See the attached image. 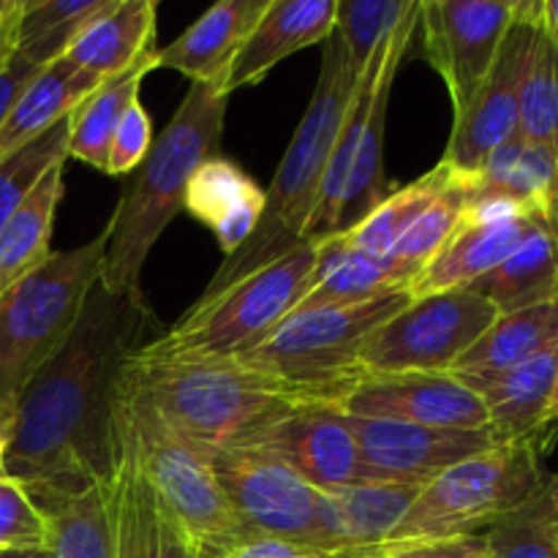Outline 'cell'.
<instances>
[{"label": "cell", "mask_w": 558, "mask_h": 558, "mask_svg": "<svg viewBox=\"0 0 558 558\" xmlns=\"http://www.w3.org/2000/svg\"><path fill=\"white\" fill-rule=\"evenodd\" d=\"M49 515L14 480H0V554L47 550Z\"/></svg>", "instance_id": "obj_41"}, {"label": "cell", "mask_w": 558, "mask_h": 558, "mask_svg": "<svg viewBox=\"0 0 558 558\" xmlns=\"http://www.w3.org/2000/svg\"><path fill=\"white\" fill-rule=\"evenodd\" d=\"M107 234L52 251L41 267L0 294V428L11 434L16 403L33 376L69 341L85 300L101 281Z\"/></svg>", "instance_id": "obj_6"}, {"label": "cell", "mask_w": 558, "mask_h": 558, "mask_svg": "<svg viewBox=\"0 0 558 558\" xmlns=\"http://www.w3.org/2000/svg\"><path fill=\"white\" fill-rule=\"evenodd\" d=\"M153 120L147 109L142 107V98H136L129 109H125L123 120H120L118 131H114L112 142H109L107 153V167L104 174L109 178H125L140 169L145 156L150 153L153 145Z\"/></svg>", "instance_id": "obj_42"}, {"label": "cell", "mask_w": 558, "mask_h": 558, "mask_svg": "<svg viewBox=\"0 0 558 558\" xmlns=\"http://www.w3.org/2000/svg\"><path fill=\"white\" fill-rule=\"evenodd\" d=\"M38 71L41 69H38L36 63H31V60L22 58L16 49H14V54H11V58L0 65V123L5 120L9 109L14 107L16 96L25 90V85L38 74Z\"/></svg>", "instance_id": "obj_45"}, {"label": "cell", "mask_w": 558, "mask_h": 558, "mask_svg": "<svg viewBox=\"0 0 558 558\" xmlns=\"http://www.w3.org/2000/svg\"><path fill=\"white\" fill-rule=\"evenodd\" d=\"M63 167H54L0 227V294L31 276L52 254L49 240H52L54 213L63 199Z\"/></svg>", "instance_id": "obj_31"}, {"label": "cell", "mask_w": 558, "mask_h": 558, "mask_svg": "<svg viewBox=\"0 0 558 558\" xmlns=\"http://www.w3.org/2000/svg\"><path fill=\"white\" fill-rule=\"evenodd\" d=\"M109 0H22L16 52L38 69L63 58L74 38Z\"/></svg>", "instance_id": "obj_35"}, {"label": "cell", "mask_w": 558, "mask_h": 558, "mask_svg": "<svg viewBox=\"0 0 558 558\" xmlns=\"http://www.w3.org/2000/svg\"><path fill=\"white\" fill-rule=\"evenodd\" d=\"M120 417L147 483L196 545V556H213L245 537L213 472L210 447L180 434L156 409L123 392V387Z\"/></svg>", "instance_id": "obj_9"}, {"label": "cell", "mask_w": 558, "mask_h": 558, "mask_svg": "<svg viewBox=\"0 0 558 558\" xmlns=\"http://www.w3.org/2000/svg\"><path fill=\"white\" fill-rule=\"evenodd\" d=\"M183 210L205 223L223 256H229L254 234L265 210V189H259L243 167L213 156L191 174Z\"/></svg>", "instance_id": "obj_24"}, {"label": "cell", "mask_w": 558, "mask_h": 558, "mask_svg": "<svg viewBox=\"0 0 558 558\" xmlns=\"http://www.w3.org/2000/svg\"><path fill=\"white\" fill-rule=\"evenodd\" d=\"M543 22L558 38V0H543Z\"/></svg>", "instance_id": "obj_48"}, {"label": "cell", "mask_w": 558, "mask_h": 558, "mask_svg": "<svg viewBox=\"0 0 558 558\" xmlns=\"http://www.w3.org/2000/svg\"><path fill=\"white\" fill-rule=\"evenodd\" d=\"M267 0H221L191 22L172 44L158 47L156 69H172L199 85L223 90L229 65L259 22Z\"/></svg>", "instance_id": "obj_22"}, {"label": "cell", "mask_w": 558, "mask_h": 558, "mask_svg": "<svg viewBox=\"0 0 558 558\" xmlns=\"http://www.w3.org/2000/svg\"><path fill=\"white\" fill-rule=\"evenodd\" d=\"M545 490H548L550 505H554V529H556V537H558V474H548Z\"/></svg>", "instance_id": "obj_49"}, {"label": "cell", "mask_w": 558, "mask_h": 558, "mask_svg": "<svg viewBox=\"0 0 558 558\" xmlns=\"http://www.w3.org/2000/svg\"><path fill=\"white\" fill-rule=\"evenodd\" d=\"M316 259L319 240H305L223 292L196 300L140 352L169 360H229L251 352L298 308L314 281Z\"/></svg>", "instance_id": "obj_7"}, {"label": "cell", "mask_w": 558, "mask_h": 558, "mask_svg": "<svg viewBox=\"0 0 558 558\" xmlns=\"http://www.w3.org/2000/svg\"><path fill=\"white\" fill-rule=\"evenodd\" d=\"M548 425H558V376H556V387H554V396H550L548 403Z\"/></svg>", "instance_id": "obj_50"}, {"label": "cell", "mask_w": 558, "mask_h": 558, "mask_svg": "<svg viewBox=\"0 0 558 558\" xmlns=\"http://www.w3.org/2000/svg\"><path fill=\"white\" fill-rule=\"evenodd\" d=\"M114 558H196V545L147 483L120 417V463L109 483Z\"/></svg>", "instance_id": "obj_19"}, {"label": "cell", "mask_w": 558, "mask_h": 558, "mask_svg": "<svg viewBox=\"0 0 558 558\" xmlns=\"http://www.w3.org/2000/svg\"><path fill=\"white\" fill-rule=\"evenodd\" d=\"M507 199L558 221V156L521 134L501 142L474 174V199Z\"/></svg>", "instance_id": "obj_28"}, {"label": "cell", "mask_w": 558, "mask_h": 558, "mask_svg": "<svg viewBox=\"0 0 558 558\" xmlns=\"http://www.w3.org/2000/svg\"><path fill=\"white\" fill-rule=\"evenodd\" d=\"M518 134L558 156V38L548 31L543 16L521 87Z\"/></svg>", "instance_id": "obj_36"}, {"label": "cell", "mask_w": 558, "mask_h": 558, "mask_svg": "<svg viewBox=\"0 0 558 558\" xmlns=\"http://www.w3.org/2000/svg\"><path fill=\"white\" fill-rule=\"evenodd\" d=\"M227 104L229 96L218 85L191 82L178 112L153 140L150 153L125 183L112 221L104 227V289L145 298L142 267L169 223L183 213L191 174L221 150Z\"/></svg>", "instance_id": "obj_2"}, {"label": "cell", "mask_w": 558, "mask_h": 558, "mask_svg": "<svg viewBox=\"0 0 558 558\" xmlns=\"http://www.w3.org/2000/svg\"><path fill=\"white\" fill-rule=\"evenodd\" d=\"M341 417L347 420L374 483L428 485L456 463L499 445L490 428H430V425L365 420L352 414Z\"/></svg>", "instance_id": "obj_16"}, {"label": "cell", "mask_w": 558, "mask_h": 558, "mask_svg": "<svg viewBox=\"0 0 558 558\" xmlns=\"http://www.w3.org/2000/svg\"><path fill=\"white\" fill-rule=\"evenodd\" d=\"M156 14V0H109L63 58L101 80H112L158 52Z\"/></svg>", "instance_id": "obj_26"}, {"label": "cell", "mask_w": 558, "mask_h": 558, "mask_svg": "<svg viewBox=\"0 0 558 558\" xmlns=\"http://www.w3.org/2000/svg\"><path fill=\"white\" fill-rule=\"evenodd\" d=\"M558 343V298L532 308L499 314L477 343L450 368L456 379H485L529 363Z\"/></svg>", "instance_id": "obj_30"}, {"label": "cell", "mask_w": 558, "mask_h": 558, "mask_svg": "<svg viewBox=\"0 0 558 558\" xmlns=\"http://www.w3.org/2000/svg\"><path fill=\"white\" fill-rule=\"evenodd\" d=\"M0 558H47L44 550H31V554H0Z\"/></svg>", "instance_id": "obj_52"}, {"label": "cell", "mask_w": 558, "mask_h": 558, "mask_svg": "<svg viewBox=\"0 0 558 558\" xmlns=\"http://www.w3.org/2000/svg\"><path fill=\"white\" fill-rule=\"evenodd\" d=\"M539 16H543V0H518V11L507 27L488 76L463 114L452 120V134L441 161L458 172L477 174L490 150L518 134L521 87L526 80Z\"/></svg>", "instance_id": "obj_12"}, {"label": "cell", "mask_w": 558, "mask_h": 558, "mask_svg": "<svg viewBox=\"0 0 558 558\" xmlns=\"http://www.w3.org/2000/svg\"><path fill=\"white\" fill-rule=\"evenodd\" d=\"M5 447H9V434L0 428V480H9V474H5Z\"/></svg>", "instance_id": "obj_51"}, {"label": "cell", "mask_w": 558, "mask_h": 558, "mask_svg": "<svg viewBox=\"0 0 558 558\" xmlns=\"http://www.w3.org/2000/svg\"><path fill=\"white\" fill-rule=\"evenodd\" d=\"M153 69H156V54H150L123 74L112 76V80H104L101 87L93 90L69 114V158L104 172L109 142L118 131L125 109L140 98L142 82Z\"/></svg>", "instance_id": "obj_32"}, {"label": "cell", "mask_w": 558, "mask_h": 558, "mask_svg": "<svg viewBox=\"0 0 558 558\" xmlns=\"http://www.w3.org/2000/svg\"><path fill=\"white\" fill-rule=\"evenodd\" d=\"M196 558H376V554H371V550L327 548V545L308 543V539H281L245 534V537H240L238 543L218 550V554Z\"/></svg>", "instance_id": "obj_43"}, {"label": "cell", "mask_w": 558, "mask_h": 558, "mask_svg": "<svg viewBox=\"0 0 558 558\" xmlns=\"http://www.w3.org/2000/svg\"><path fill=\"white\" fill-rule=\"evenodd\" d=\"M354 85H357V74L349 63L343 38L338 36V31H332V36L325 41L322 71L308 109L272 174V183L265 189V210H262L259 223L254 234L213 272L199 300L223 292L240 278L251 276L305 243V232H308L316 199H319L322 174H325L336 134L352 101Z\"/></svg>", "instance_id": "obj_3"}, {"label": "cell", "mask_w": 558, "mask_h": 558, "mask_svg": "<svg viewBox=\"0 0 558 558\" xmlns=\"http://www.w3.org/2000/svg\"><path fill=\"white\" fill-rule=\"evenodd\" d=\"M213 472L245 534L316 543V496L303 477L251 447H210Z\"/></svg>", "instance_id": "obj_13"}, {"label": "cell", "mask_w": 558, "mask_h": 558, "mask_svg": "<svg viewBox=\"0 0 558 558\" xmlns=\"http://www.w3.org/2000/svg\"><path fill=\"white\" fill-rule=\"evenodd\" d=\"M472 199L474 174L458 172L456 169V174H452V180L447 183V189L425 207L423 216H420L417 221L403 232V238L392 245V259L412 267L414 272L423 270V267L434 259L436 251L447 243V238L456 232L458 223L466 218Z\"/></svg>", "instance_id": "obj_37"}, {"label": "cell", "mask_w": 558, "mask_h": 558, "mask_svg": "<svg viewBox=\"0 0 558 558\" xmlns=\"http://www.w3.org/2000/svg\"><path fill=\"white\" fill-rule=\"evenodd\" d=\"M49 515L47 558H114V526L109 485L41 507Z\"/></svg>", "instance_id": "obj_33"}, {"label": "cell", "mask_w": 558, "mask_h": 558, "mask_svg": "<svg viewBox=\"0 0 558 558\" xmlns=\"http://www.w3.org/2000/svg\"><path fill=\"white\" fill-rule=\"evenodd\" d=\"M420 27V0L412 5L401 25L381 41L379 65H376L374 96H371L368 118L363 123V136H360L357 156H354L352 172H349L347 189L341 199V216H338V234L357 227L365 216L376 210L387 196L392 194V185L385 174V131H387V109H390L392 82H396L398 69L407 58L412 38Z\"/></svg>", "instance_id": "obj_18"}, {"label": "cell", "mask_w": 558, "mask_h": 558, "mask_svg": "<svg viewBox=\"0 0 558 558\" xmlns=\"http://www.w3.org/2000/svg\"><path fill=\"white\" fill-rule=\"evenodd\" d=\"M234 447L267 452L316 490L374 483L347 420L316 403H300Z\"/></svg>", "instance_id": "obj_17"}, {"label": "cell", "mask_w": 558, "mask_h": 558, "mask_svg": "<svg viewBox=\"0 0 558 558\" xmlns=\"http://www.w3.org/2000/svg\"><path fill=\"white\" fill-rule=\"evenodd\" d=\"M499 311L469 289L414 298L381 325L360 352L357 371H425L450 374L452 365L483 338Z\"/></svg>", "instance_id": "obj_10"}, {"label": "cell", "mask_w": 558, "mask_h": 558, "mask_svg": "<svg viewBox=\"0 0 558 558\" xmlns=\"http://www.w3.org/2000/svg\"><path fill=\"white\" fill-rule=\"evenodd\" d=\"M336 11L338 0H267V9L229 65L223 93L232 96L240 87L259 85L281 60L300 49L314 44L325 47L336 31Z\"/></svg>", "instance_id": "obj_21"}, {"label": "cell", "mask_w": 558, "mask_h": 558, "mask_svg": "<svg viewBox=\"0 0 558 558\" xmlns=\"http://www.w3.org/2000/svg\"><path fill=\"white\" fill-rule=\"evenodd\" d=\"M556 221L534 207L507 199H477L458 223L434 259L417 272L409 287L412 298L466 289L485 272L499 267L539 223Z\"/></svg>", "instance_id": "obj_15"}, {"label": "cell", "mask_w": 558, "mask_h": 558, "mask_svg": "<svg viewBox=\"0 0 558 558\" xmlns=\"http://www.w3.org/2000/svg\"><path fill=\"white\" fill-rule=\"evenodd\" d=\"M69 161V118L0 161V227L54 167Z\"/></svg>", "instance_id": "obj_38"}, {"label": "cell", "mask_w": 558, "mask_h": 558, "mask_svg": "<svg viewBox=\"0 0 558 558\" xmlns=\"http://www.w3.org/2000/svg\"><path fill=\"white\" fill-rule=\"evenodd\" d=\"M414 278L417 272L392 259L390 254L357 251L343 243L341 234H336V238L319 240L314 281L294 311L365 303V300H376L381 294L409 289Z\"/></svg>", "instance_id": "obj_25"}, {"label": "cell", "mask_w": 558, "mask_h": 558, "mask_svg": "<svg viewBox=\"0 0 558 558\" xmlns=\"http://www.w3.org/2000/svg\"><path fill=\"white\" fill-rule=\"evenodd\" d=\"M123 392L205 447H234L300 407L303 396L240 360H169L136 352Z\"/></svg>", "instance_id": "obj_4"}, {"label": "cell", "mask_w": 558, "mask_h": 558, "mask_svg": "<svg viewBox=\"0 0 558 558\" xmlns=\"http://www.w3.org/2000/svg\"><path fill=\"white\" fill-rule=\"evenodd\" d=\"M316 407L365 420L430 425V428H488V412L474 390L452 374L425 371H357L316 398Z\"/></svg>", "instance_id": "obj_11"}, {"label": "cell", "mask_w": 558, "mask_h": 558, "mask_svg": "<svg viewBox=\"0 0 558 558\" xmlns=\"http://www.w3.org/2000/svg\"><path fill=\"white\" fill-rule=\"evenodd\" d=\"M147 298L93 287L69 341L16 403L5 474L38 507L109 485L120 463V381L147 343Z\"/></svg>", "instance_id": "obj_1"}, {"label": "cell", "mask_w": 558, "mask_h": 558, "mask_svg": "<svg viewBox=\"0 0 558 558\" xmlns=\"http://www.w3.org/2000/svg\"><path fill=\"white\" fill-rule=\"evenodd\" d=\"M518 0H420V27L428 63L439 71L463 114L494 65Z\"/></svg>", "instance_id": "obj_14"}, {"label": "cell", "mask_w": 558, "mask_h": 558, "mask_svg": "<svg viewBox=\"0 0 558 558\" xmlns=\"http://www.w3.org/2000/svg\"><path fill=\"white\" fill-rule=\"evenodd\" d=\"M101 76L80 69L69 58L44 65L16 96L14 107L0 123V161L69 118L93 90L101 87Z\"/></svg>", "instance_id": "obj_27"}, {"label": "cell", "mask_w": 558, "mask_h": 558, "mask_svg": "<svg viewBox=\"0 0 558 558\" xmlns=\"http://www.w3.org/2000/svg\"><path fill=\"white\" fill-rule=\"evenodd\" d=\"M22 0H0V33L11 31L20 22Z\"/></svg>", "instance_id": "obj_46"}, {"label": "cell", "mask_w": 558, "mask_h": 558, "mask_svg": "<svg viewBox=\"0 0 558 558\" xmlns=\"http://www.w3.org/2000/svg\"><path fill=\"white\" fill-rule=\"evenodd\" d=\"M16 25H20V22H16ZM14 49H16V27H11V31L0 33V65L14 54Z\"/></svg>", "instance_id": "obj_47"}, {"label": "cell", "mask_w": 558, "mask_h": 558, "mask_svg": "<svg viewBox=\"0 0 558 558\" xmlns=\"http://www.w3.org/2000/svg\"><path fill=\"white\" fill-rule=\"evenodd\" d=\"M381 558H496V554L488 543V534H474V537L407 545Z\"/></svg>", "instance_id": "obj_44"}, {"label": "cell", "mask_w": 558, "mask_h": 558, "mask_svg": "<svg viewBox=\"0 0 558 558\" xmlns=\"http://www.w3.org/2000/svg\"><path fill=\"white\" fill-rule=\"evenodd\" d=\"M412 300L409 289H401L365 303L294 311L259 347L234 360L283 381L305 403H314L332 385L357 374L368 338Z\"/></svg>", "instance_id": "obj_8"}, {"label": "cell", "mask_w": 558, "mask_h": 558, "mask_svg": "<svg viewBox=\"0 0 558 558\" xmlns=\"http://www.w3.org/2000/svg\"><path fill=\"white\" fill-rule=\"evenodd\" d=\"M417 0H338L336 31L343 38L354 74H363L387 36Z\"/></svg>", "instance_id": "obj_39"}, {"label": "cell", "mask_w": 558, "mask_h": 558, "mask_svg": "<svg viewBox=\"0 0 558 558\" xmlns=\"http://www.w3.org/2000/svg\"><path fill=\"white\" fill-rule=\"evenodd\" d=\"M556 434L558 428H550L532 439L496 445L441 472L423 485L403 521L381 545V556L407 545L485 534L526 507L548 483L543 456Z\"/></svg>", "instance_id": "obj_5"}, {"label": "cell", "mask_w": 558, "mask_h": 558, "mask_svg": "<svg viewBox=\"0 0 558 558\" xmlns=\"http://www.w3.org/2000/svg\"><path fill=\"white\" fill-rule=\"evenodd\" d=\"M423 485L354 483L316 496V543L381 556Z\"/></svg>", "instance_id": "obj_20"}, {"label": "cell", "mask_w": 558, "mask_h": 558, "mask_svg": "<svg viewBox=\"0 0 558 558\" xmlns=\"http://www.w3.org/2000/svg\"><path fill=\"white\" fill-rule=\"evenodd\" d=\"M469 292L488 300L499 314L532 308L558 298V221H545Z\"/></svg>", "instance_id": "obj_29"}, {"label": "cell", "mask_w": 558, "mask_h": 558, "mask_svg": "<svg viewBox=\"0 0 558 558\" xmlns=\"http://www.w3.org/2000/svg\"><path fill=\"white\" fill-rule=\"evenodd\" d=\"M556 376L558 343L548 347L529 363L505 371V374L485 376V379H463V385L477 392L480 401L485 403L488 428L494 439L499 445H507V441L532 439V436L558 428V425H548V420H545L548 417Z\"/></svg>", "instance_id": "obj_23"}, {"label": "cell", "mask_w": 558, "mask_h": 558, "mask_svg": "<svg viewBox=\"0 0 558 558\" xmlns=\"http://www.w3.org/2000/svg\"><path fill=\"white\" fill-rule=\"evenodd\" d=\"M485 534L496 558H558L554 505L545 488Z\"/></svg>", "instance_id": "obj_40"}, {"label": "cell", "mask_w": 558, "mask_h": 558, "mask_svg": "<svg viewBox=\"0 0 558 558\" xmlns=\"http://www.w3.org/2000/svg\"><path fill=\"white\" fill-rule=\"evenodd\" d=\"M452 174H456V169L450 163L439 161L423 178L392 191L371 216H365L357 227L343 232L341 240L347 245H352V248L368 251V254H390V248L403 238V232L447 189Z\"/></svg>", "instance_id": "obj_34"}]
</instances>
